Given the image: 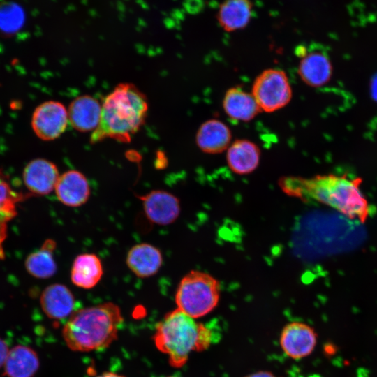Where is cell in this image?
<instances>
[{
	"instance_id": "cell-11",
	"label": "cell",
	"mask_w": 377,
	"mask_h": 377,
	"mask_svg": "<svg viewBox=\"0 0 377 377\" xmlns=\"http://www.w3.org/2000/svg\"><path fill=\"white\" fill-rule=\"evenodd\" d=\"M59 175L54 163L44 158H36L24 168L22 179L29 195H45L54 190Z\"/></svg>"
},
{
	"instance_id": "cell-2",
	"label": "cell",
	"mask_w": 377,
	"mask_h": 377,
	"mask_svg": "<svg viewBox=\"0 0 377 377\" xmlns=\"http://www.w3.org/2000/svg\"><path fill=\"white\" fill-rule=\"evenodd\" d=\"M147 111V98L136 86L119 84L104 98L99 124L91 134V142L106 138L129 142L145 124Z\"/></svg>"
},
{
	"instance_id": "cell-24",
	"label": "cell",
	"mask_w": 377,
	"mask_h": 377,
	"mask_svg": "<svg viewBox=\"0 0 377 377\" xmlns=\"http://www.w3.org/2000/svg\"><path fill=\"white\" fill-rule=\"evenodd\" d=\"M26 196L13 188L8 179L0 170V217L8 221L17 215V204Z\"/></svg>"
},
{
	"instance_id": "cell-15",
	"label": "cell",
	"mask_w": 377,
	"mask_h": 377,
	"mask_svg": "<svg viewBox=\"0 0 377 377\" xmlns=\"http://www.w3.org/2000/svg\"><path fill=\"white\" fill-rule=\"evenodd\" d=\"M102 105L93 96L83 95L71 101L68 109V121L80 132L95 131L98 126Z\"/></svg>"
},
{
	"instance_id": "cell-18",
	"label": "cell",
	"mask_w": 377,
	"mask_h": 377,
	"mask_svg": "<svg viewBox=\"0 0 377 377\" xmlns=\"http://www.w3.org/2000/svg\"><path fill=\"white\" fill-rule=\"evenodd\" d=\"M222 106L227 116L237 121H250L261 112L253 94L237 87L226 91Z\"/></svg>"
},
{
	"instance_id": "cell-1",
	"label": "cell",
	"mask_w": 377,
	"mask_h": 377,
	"mask_svg": "<svg viewBox=\"0 0 377 377\" xmlns=\"http://www.w3.org/2000/svg\"><path fill=\"white\" fill-rule=\"evenodd\" d=\"M361 178L334 174L310 178L282 177L279 185L289 195L315 200L327 205L350 219L364 223L369 214V203L360 186Z\"/></svg>"
},
{
	"instance_id": "cell-4",
	"label": "cell",
	"mask_w": 377,
	"mask_h": 377,
	"mask_svg": "<svg viewBox=\"0 0 377 377\" xmlns=\"http://www.w3.org/2000/svg\"><path fill=\"white\" fill-rule=\"evenodd\" d=\"M212 337L207 327L177 308L158 323L153 339L157 349L168 355L170 366L179 368L191 352L207 349Z\"/></svg>"
},
{
	"instance_id": "cell-22",
	"label": "cell",
	"mask_w": 377,
	"mask_h": 377,
	"mask_svg": "<svg viewBox=\"0 0 377 377\" xmlns=\"http://www.w3.org/2000/svg\"><path fill=\"white\" fill-rule=\"evenodd\" d=\"M252 15V4L249 0H226L217 14L221 27L227 31L244 28Z\"/></svg>"
},
{
	"instance_id": "cell-14",
	"label": "cell",
	"mask_w": 377,
	"mask_h": 377,
	"mask_svg": "<svg viewBox=\"0 0 377 377\" xmlns=\"http://www.w3.org/2000/svg\"><path fill=\"white\" fill-rule=\"evenodd\" d=\"M232 133L223 121L210 119L204 121L195 134V143L204 153L216 154L227 150L231 144Z\"/></svg>"
},
{
	"instance_id": "cell-19",
	"label": "cell",
	"mask_w": 377,
	"mask_h": 377,
	"mask_svg": "<svg viewBox=\"0 0 377 377\" xmlns=\"http://www.w3.org/2000/svg\"><path fill=\"white\" fill-rule=\"evenodd\" d=\"M40 367L37 353L24 345L10 348L3 366L7 377H33Z\"/></svg>"
},
{
	"instance_id": "cell-12",
	"label": "cell",
	"mask_w": 377,
	"mask_h": 377,
	"mask_svg": "<svg viewBox=\"0 0 377 377\" xmlns=\"http://www.w3.org/2000/svg\"><path fill=\"white\" fill-rule=\"evenodd\" d=\"M54 191L60 202L71 207L82 206L90 195V187L86 177L73 170L59 175Z\"/></svg>"
},
{
	"instance_id": "cell-17",
	"label": "cell",
	"mask_w": 377,
	"mask_h": 377,
	"mask_svg": "<svg viewBox=\"0 0 377 377\" xmlns=\"http://www.w3.org/2000/svg\"><path fill=\"white\" fill-rule=\"evenodd\" d=\"M226 151L228 165L231 171L237 175L249 174L259 165L260 149L249 140H236L231 142Z\"/></svg>"
},
{
	"instance_id": "cell-3",
	"label": "cell",
	"mask_w": 377,
	"mask_h": 377,
	"mask_svg": "<svg viewBox=\"0 0 377 377\" xmlns=\"http://www.w3.org/2000/svg\"><path fill=\"white\" fill-rule=\"evenodd\" d=\"M123 323L119 306L105 302L75 311L64 324L62 336L71 350H98L108 348L117 339Z\"/></svg>"
},
{
	"instance_id": "cell-21",
	"label": "cell",
	"mask_w": 377,
	"mask_h": 377,
	"mask_svg": "<svg viewBox=\"0 0 377 377\" xmlns=\"http://www.w3.org/2000/svg\"><path fill=\"white\" fill-rule=\"evenodd\" d=\"M56 242L47 239L42 246L26 258L25 269L32 276L37 279H49L55 274L57 267L54 258Z\"/></svg>"
},
{
	"instance_id": "cell-25",
	"label": "cell",
	"mask_w": 377,
	"mask_h": 377,
	"mask_svg": "<svg viewBox=\"0 0 377 377\" xmlns=\"http://www.w3.org/2000/svg\"><path fill=\"white\" fill-rule=\"evenodd\" d=\"M8 221L0 217V260L5 258L3 244L7 237Z\"/></svg>"
},
{
	"instance_id": "cell-23",
	"label": "cell",
	"mask_w": 377,
	"mask_h": 377,
	"mask_svg": "<svg viewBox=\"0 0 377 377\" xmlns=\"http://www.w3.org/2000/svg\"><path fill=\"white\" fill-rule=\"evenodd\" d=\"M25 22L23 8L17 3L3 2L0 4V33L12 36L17 33Z\"/></svg>"
},
{
	"instance_id": "cell-29",
	"label": "cell",
	"mask_w": 377,
	"mask_h": 377,
	"mask_svg": "<svg viewBox=\"0 0 377 377\" xmlns=\"http://www.w3.org/2000/svg\"><path fill=\"white\" fill-rule=\"evenodd\" d=\"M168 377H177V376H168Z\"/></svg>"
},
{
	"instance_id": "cell-27",
	"label": "cell",
	"mask_w": 377,
	"mask_h": 377,
	"mask_svg": "<svg viewBox=\"0 0 377 377\" xmlns=\"http://www.w3.org/2000/svg\"><path fill=\"white\" fill-rule=\"evenodd\" d=\"M244 377H276L272 372L268 371H258L248 374Z\"/></svg>"
},
{
	"instance_id": "cell-13",
	"label": "cell",
	"mask_w": 377,
	"mask_h": 377,
	"mask_svg": "<svg viewBox=\"0 0 377 377\" xmlns=\"http://www.w3.org/2000/svg\"><path fill=\"white\" fill-rule=\"evenodd\" d=\"M40 304L43 311L49 318L62 320L69 318L75 311V300L66 286L54 283L43 290Z\"/></svg>"
},
{
	"instance_id": "cell-16",
	"label": "cell",
	"mask_w": 377,
	"mask_h": 377,
	"mask_svg": "<svg viewBox=\"0 0 377 377\" xmlns=\"http://www.w3.org/2000/svg\"><path fill=\"white\" fill-rule=\"evenodd\" d=\"M126 263L135 276L148 278L158 272L163 264V256L161 251L156 246L147 243H140L130 249Z\"/></svg>"
},
{
	"instance_id": "cell-26",
	"label": "cell",
	"mask_w": 377,
	"mask_h": 377,
	"mask_svg": "<svg viewBox=\"0 0 377 377\" xmlns=\"http://www.w3.org/2000/svg\"><path fill=\"white\" fill-rule=\"evenodd\" d=\"M10 349L6 341L0 337V369L3 367Z\"/></svg>"
},
{
	"instance_id": "cell-20",
	"label": "cell",
	"mask_w": 377,
	"mask_h": 377,
	"mask_svg": "<svg viewBox=\"0 0 377 377\" xmlns=\"http://www.w3.org/2000/svg\"><path fill=\"white\" fill-rule=\"evenodd\" d=\"M103 270L100 258L94 253H82L74 260L71 280L78 288L91 289L96 286L103 276Z\"/></svg>"
},
{
	"instance_id": "cell-6",
	"label": "cell",
	"mask_w": 377,
	"mask_h": 377,
	"mask_svg": "<svg viewBox=\"0 0 377 377\" xmlns=\"http://www.w3.org/2000/svg\"><path fill=\"white\" fill-rule=\"evenodd\" d=\"M251 94L261 111L274 112L286 106L293 91L286 72L271 68L263 71L254 80Z\"/></svg>"
},
{
	"instance_id": "cell-5",
	"label": "cell",
	"mask_w": 377,
	"mask_h": 377,
	"mask_svg": "<svg viewBox=\"0 0 377 377\" xmlns=\"http://www.w3.org/2000/svg\"><path fill=\"white\" fill-rule=\"evenodd\" d=\"M219 298V281L207 273L193 270L180 281L175 299L177 309L197 319L212 312Z\"/></svg>"
},
{
	"instance_id": "cell-28",
	"label": "cell",
	"mask_w": 377,
	"mask_h": 377,
	"mask_svg": "<svg viewBox=\"0 0 377 377\" xmlns=\"http://www.w3.org/2000/svg\"><path fill=\"white\" fill-rule=\"evenodd\" d=\"M96 377H125V376L123 375L117 374V373H114L111 371H105L98 375Z\"/></svg>"
},
{
	"instance_id": "cell-8",
	"label": "cell",
	"mask_w": 377,
	"mask_h": 377,
	"mask_svg": "<svg viewBox=\"0 0 377 377\" xmlns=\"http://www.w3.org/2000/svg\"><path fill=\"white\" fill-rule=\"evenodd\" d=\"M68 122V111L60 102L45 101L36 107L31 117V127L43 140H53L66 130Z\"/></svg>"
},
{
	"instance_id": "cell-9",
	"label": "cell",
	"mask_w": 377,
	"mask_h": 377,
	"mask_svg": "<svg viewBox=\"0 0 377 377\" xmlns=\"http://www.w3.org/2000/svg\"><path fill=\"white\" fill-rule=\"evenodd\" d=\"M317 339V334L311 326L302 322H291L282 329L279 343L287 356L300 360L312 353Z\"/></svg>"
},
{
	"instance_id": "cell-10",
	"label": "cell",
	"mask_w": 377,
	"mask_h": 377,
	"mask_svg": "<svg viewBox=\"0 0 377 377\" xmlns=\"http://www.w3.org/2000/svg\"><path fill=\"white\" fill-rule=\"evenodd\" d=\"M142 201L145 216L151 222L167 226L179 216L181 207L179 199L163 190H154L144 195H137Z\"/></svg>"
},
{
	"instance_id": "cell-7",
	"label": "cell",
	"mask_w": 377,
	"mask_h": 377,
	"mask_svg": "<svg viewBox=\"0 0 377 377\" xmlns=\"http://www.w3.org/2000/svg\"><path fill=\"white\" fill-rule=\"evenodd\" d=\"M295 54L300 59L297 73L307 86L318 88L330 80L333 67L328 54L321 50H309L304 45L296 48Z\"/></svg>"
}]
</instances>
